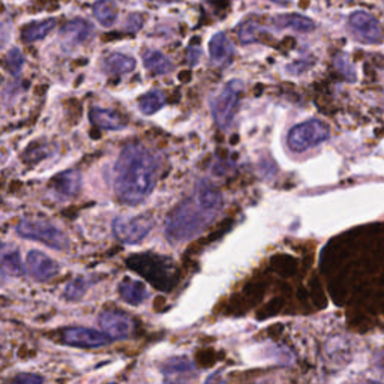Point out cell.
I'll list each match as a JSON object with an SVG mask.
<instances>
[{
	"instance_id": "6da1fadb",
	"label": "cell",
	"mask_w": 384,
	"mask_h": 384,
	"mask_svg": "<svg viewBox=\"0 0 384 384\" xmlns=\"http://www.w3.org/2000/svg\"><path fill=\"white\" fill-rule=\"evenodd\" d=\"M223 209V196L209 181H200L194 194L171 210L166 221V236L171 243H181L198 236Z\"/></svg>"
},
{
	"instance_id": "7a4b0ae2",
	"label": "cell",
	"mask_w": 384,
	"mask_h": 384,
	"mask_svg": "<svg viewBox=\"0 0 384 384\" xmlns=\"http://www.w3.org/2000/svg\"><path fill=\"white\" fill-rule=\"evenodd\" d=\"M156 159L140 143H131L122 150L114 167L117 198L128 206L142 204L156 185Z\"/></svg>"
},
{
	"instance_id": "3957f363",
	"label": "cell",
	"mask_w": 384,
	"mask_h": 384,
	"mask_svg": "<svg viewBox=\"0 0 384 384\" xmlns=\"http://www.w3.org/2000/svg\"><path fill=\"white\" fill-rule=\"evenodd\" d=\"M127 265L161 292H171L179 281V272L169 257L154 252L135 254L127 260Z\"/></svg>"
},
{
	"instance_id": "277c9868",
	"label": "cell",
	"mask_w": 384,
	"mask_h": 384,
	"mask_svg": "<svg viewBox=\"0 0 384 384\" xmlns=\"http://www.w3.org/2000/svg\"><path fill=\"white\" fill-rule=\"evenodd\" d=\"M329 135H331V129L323 123L321 120L312 119L306 120L304 123H299L292 131L288 132L287 137V144L290 147L293 152H306L308 149L319 146L324 143Z\"/></svg>"
},
{
	"instance_id": "5b68a950",
	"label": "cell",
	"mask_w": 384,
	"mask_h": 384,
	"mask_svg": "<svg viewBox=\"0 0 384 384\" xmlns=\"http://www.w3.org/2000/svg\"><path fill=\"white\" fill-rule=\"evenodd\" d=\"M17 233L24 239L41 242L54 250L65 251L68 250V246H70V240L66 239L63 233L56 225L46 221H31V219H24V221L18 223Z\"/></svg>"
},
{
	"instance_id": "8992f818",
	"label": "cell",
	"mask_w": 384,
	"mask_h": 384,
	"mask_svg": "<svg viewBox=\"0 0 384 384\" xmlns=\"http://www.w3.org/2000/svg\"><path fill=\"white\" fill-rule=\"evenodd\" d=\"M242 92V83L239 80H233L223 89L212 102V113L215 122L221 129H228L235 120L238 107H239V95Z\"/></svg>"
},
{
	"instance_id": "52a82bcc",
	"label": "cell",
	"mask_w": 384,
	"mask_h": 384,
	"mask_svg": "<svg viewBox=\"0 0 384 384\" xmlns=\"http://www.w3.org/2000/svg\"><path fill=\"white\" fill-rule=\"evenodd\" d=\"M154 228V219L149 215L117 218L113 223L114 236L127 245L140 243Z\"/></svg>"
},
{
	"instance_id": "ba28073f",
	"label": "cell",
	"mask_w": 384,
	"mask_h": 384,
	"mask_svg": "<svg viewBox=\"0 0 384 384\" xmlns=\"http://www.w3.org/2000/svg\"><path fill=\"white\" fill-rule=\"evenodd\" d=\"M348 24H350V29H351L353 35L358 38L361 43L377 44L383 38L381 24L369 12L356 11L350 16Z\"/></svg>"
},
{
	"instance_id": "9c48e42d",
	"label": "cell",
	"mask_w": 384,
	"mask_h": 384,
	"mask_svg": "<svg viewBox=\"0 0 384 384\" xmlns=\"http://www.w3.org/2000/svg\"><path fill=\"white\" fill-rule=\"evenodd\" d=\"M63 344L78 348H100L112 342L105 334L89 327H70L60 334Z\"/></svg>"
},
{
	"instance_id": "30bf717a",
	"label": "cell",
	"mask_w": 384,
	"mask_h": 384,
	"mask_svg": "<svg viewBox=\"0 0 384 384\" xmlns=\"http://www.w3.org/2000/svg\"><path fill=\"white\" fill-rule=\"evenodd\" d=\"M100 326L110 339H127L134 332V320L122 311H102L100 314Z\"/></svg>"
},
{
	"instance_id": "8fae6325",
	"label": "cell",
	"mask_w": 384,
	"mask_h": 384,
	"mask_svg": "<svg viewBox=\"0 0 384 384\" xmlns=\"http://www.w3.org/2000/svg\"><path fill=\"white\" fill-rule=\"evenodd\" d=\"M26 263L27 272H29L31 277L38 282H46L53 277H56L59 272L58 263L41 251H31L27 254Z\"/></svg>"
},
{
	"instance_id": "7c38bea8",
	"label": "cell",
	"mask_w": 384,
	"mask_h": 384,
	"mask_svg": "<svg viewBox=\"0 0 384 384\" xmlns=\"http://www.w3.org/2000/svg\"><path fill=\"white\" fill-rule=\"evenodd\" d=\"M93 33V26L86 21V20H73L70 23H66L65 27L60 32V41L65 50H73L92 36Z\"/></svg>"
},
{
	"instance_id": "4fadbf2b",
	"label": "cell",
	"mask_w": 384,
	"mask_h": 384,
	"mask_svg": "<svg viewBox=\"0 0 384 384\" xmlns=\"http://www.w3.org/2000/svg\"><path fill=\"white\" fill-rule=\"evenodd\" d=\"M209 56L212 63L216 66H227L231 63L233 56H235V48L224 33H216L212 36L209 43Z\"/></svg>"
},
{
	"instance_id": "5bb4252c",
	"label": "cell",
	"mask_w": 384,
	"mask_h": 384,
	"mask_svg": "<svg viewBox=\"0 0 384 384\" xmlns=\"http://www.w3.org/2000/svg\"><path fill=\"white\" fill-rule=\"evenodd\" d=\"M90 120L95 127L108 131H119L127 127V120L120 114L100 107H93L90 110Z\"/></svg>"
},
{
	"instance_id": "9a60e30c",
	"label": "cell",
	"mask_w": 384,
	"mask_h": 384,
	"mask_svg": "<svg viewBox=\"0 0 384 384\" xmlns=\"http://www.w3.org/2000/svg\"><path fill=\"white\" fill-rule=\"evenodd\" d=\"M50 186L63 197H74L81 186V176L77 171H65L54 177Z\"/></svg>"
},
{
	"instance_id": "2e32d148",
	"label": "cell",
	"mask_w": 384,
	"mask_h": 384,
	"mask_svg": "<svg viewBox=\"0 0 384 384\" xmlns=\"http://www.w3.org/2000/svg\"><path fill=\"white\" fill-rule=\"evenodd\" d=\"M119 294L127 304L132 306H139L147 297V290L144 284H142L140 281L125 278L119 284Z\"/></svg>"
},
{
	"instance_id": "e0dca14e",
	"label": "cell",
	"mask_w": 384,
	"mask_h": 384,
	"mask_svg": "<svg viewBox=\"0 0 384 384\" xmlns=\"http://www.w3.org/2000/svg\"><path fill=\"white\" fill-rule=\"evenodd\" d=\"M273 24L278 29H292L302 33H308L315 29V23L311 18L299 16V14H287V16L273 17Z\"/></svg>"
},
{
	"instance_id": "ac0fdd59",
	"label": "cell",
	"mask_w": 384,
	"mask_h": 384,
	"mask_svg": "<svg viewBox=\"0 0 384 384\" xmlns=\"http://www.w3.org/2000/svg\"><path fill=\"white\" fill-rule=\"evenodd\" d=\"M135 60L122 53H113L104 59V71L110 75H125L134 71Z\"/></svg>"
},
{
	"instance_id": "d6986e66",
	"label": "cell",
	"mask_w": 384,
	"mask_h": 384,
	"mask_svg": "<svg viewBox=\"0 0 384 384\" xmlns=\"http://www.w3.org/2000/svg\"><path fill=\"white\" fill-rule=\"evenodd\" d=\"M143 63L150 73L156 75L169 74L173 70L171 60L158 50H146L143 53Z\"/></svg>"
},
{
	"instance_id": "ffe728a7",
	"label": "cell",
	"mask_w": 384,
	"mask_h": 384,
	"mask_svg": "<svg viewBox=\"0 0 384 384\" xmlns=\"http://www.w3.org/2000/svg\"><path fill=\"white\" fill-rule=\"evenodd\" d=\"M56 20L54 18H48L44 21H38V23H32L29 26L23 27L21 32V38L24 43H35V41H39L46 38L54 27H56Z\"/></svg>"
},
{
	"instance_id": "44dd1931",
	"label": "cell",
	"mask_w": 384,
	"mask_h": 384,
	"mask_svg": "<svg viewBox=\"0 0 384 384\" xmlns=\"http://www.w3.org/2000/svg\"><path fill=\"white\" fill-rule=\"evenodd\" d=\"M93 16L104 27H110L116 23L117 8L113 0H96L93 5Z\"/></svg>"
},
{
	"instance_id": "7402d4cb",
	"label": "cell",
	"mask_w": 384,
	"mask_h": 384,
	"mask_svg": "<svg viewBox=\"0 0 384 384\" xmlns=\"http://www.w3.org/2000/svg\"><path fill=\"white\" fill-rule=\"evenodd\" d=\"M2 269L4 273H8L11 277H23L24 266L21 262L20 252L9 246H4L2 250Z\"/></svg>"
},
{
	"instance_id": "603a6c76",
	"label": "cell",
	"mask_w": 384,
	"mask_h": 384,
	"mask_svg": "<svg viewBox=\"0 0 384 384\" xmlns=\"http://www.w3.org/2000/svg\"><path fill=\"white\" fill-rule=\"evenodd\" d=\"M164 105H166V98H164L162 92H159V90H150L149 93L142 96L140 102H139L140 112L146 116H150V114L159 112Z\"/></svg>"
},
{
	"instance_id": "cb8c5ba5",
	"label": "cell",
	"mask_w": 384,
	"mask_h": 384,
	"mask_svg": "<svg viewBox=\"0 0 384 384\" xmlns=\"http://www.w3.org/2000/svg\"><path fill=\"white\" fill-rule=\"evenodd\" d=\"M161 373L164 375H177V374H186L194 369V362L189 361L188 358H170L164 362L161 366Z\"/></svg>"
},
{
	"instance_id": "d4e9b609",
	"label": "cell",
	"mask_w": 384,
	"mask_h": 384,
	"mask_svg": "<svg viewBox=\"0 0 384 384\" xmlns=\"http://www.w3.org/2000/svg\"><path fill=\"white\" fill-rule=\"evenodd\" d=\"M265 31L262 29V26L257 24L255 21H245L240 24L238 36L243 44H251L257 43V41L262 39V33Z\"/></svg>"
},
{
	"instance_id": "484cf974",
	"label": "cell",
	"mask_w": 384,
	"mask_h": 384,
	"mask_svg": "<svg viewBox=\"0 0 384 384\" xmlns=\"http://www.w3.org/2000/svg\"><path fill=\"white\" fill-rule=\"evenodd\" d=\"M5 63H6L8 71L12 75H18L21 73V70H23V66H24L23 53L18 48H11L8 51V54H6V58H5Z\"/></svg>"
},
{
	"instance_id": "4316f807",
	"label": "cell",
	"mask_w": 384,
	"mask_h": 384,
	"mask_svg": "<svg viewBox=\"0 0 384 384\" xmlns=\"http://www.w3.org/2000/svg\"><path fill=\"white\" fill-rule=\"evenodd\" d=\"M272 263L281 277H292L296 270V263L292 257L277 255V257H273Z\"/></svg>"
},
{
	"instance_id": "83f0119b",
	"label": "cell",
	"mask_w": 384,
	"mask_h": 384,
	"mask_svg": "<svg viewBox=\"0 0 384 384\" xmlns=\"http://www.w3.org/2000/svg\"><path fill=\"white\" fill-rule=\"evenodd\" d=\"M86 290H87V282H86V279L85 278H77V279H74L70 285L66 287L65 296L68 299H70V300L77 302V300H80L81 297L85 296Z\"/></svg>"
},
{
	"instance_id": "f1b7e54d",
	"label": "cell",
	"mask_w": 384,
	"mask_h": 384,
	"mask_svg": "<svg viewBox=\"0 0 384 384\" xmlns=\"http://www.w3.org/2000/svg\"><path fill=\"white\" fill-rule=\"evenodd\" d=\"M284 308V300L282 297H277L270 300L269 304L265 305V308L262 309V314H258V319H269V317H273V315H277L282 311Z\"/></svg>"
},
{
	"instance_id": "f546056e",
	"label": "cell",
	"mask_w": 384,
	"mask_h": 384,
	"mask_svg": "<svg viewBox=\"0 0 384 384\" xmlns=\"http://www.w3.org/2000/svg\"><path fill=\"white\" fill-rule=\"evenodd\" d=\"M44 378L32 373H21L14 377L9 384H43Z\"/></svg>"
},
{
	"instance_id": "4dcf8cb0",
	"label": "cell",
	"mask_w": 384,
	"mask_h": 384,
	"mask_svg": "<svg viewBox=\"0 0 384 384\" xmlns=\"http://www.w3.org/2000/svg\"><path fill=\"white\" fill-rule=\"evenodd\" d=\"M197 361L203 366H212L216 362V354L210 350H203L197 354Z\"/></svg>"
},
{
	"instance_id": "1f68e13d",
	"label": "cell",
	"mask_w": 384,
	"mask_h": 384,
	"mask_svg": "<svg viewBox=\"0 0 384 384\" xmlns=\"http://www.w3.org/2000/svg\"><path fill=\"white\" fill-rule=\"evenodd\" d=\"M142 26H143V18H142L140 14H134V16H129V18L127 21V27L129 31L137 32Z\"/></svg>"
},
{
	"instance_id": "d6a6232c",
	"label": "cell",
	"mask_w": 384,
	"mask_h": 384,
	"mask_svg": "<svg viewBox=\"0 0 384 384\" xmlns=\"http://www.w3.org/2000/svg\"><path fill=\"white\" fill-rule=\"evenodd\" d=\"M204 384H225V381L221 378V375L219 374H213L208 380H206Z\"/></svg>"
},
{
	"instance_id": "836d02e7",
	"label": "cell",
	"mask_w": 384,
	"mask_h": 384,
	"mask_svg": "<svg viewBox=\"0 0 384 384\" xmlns=\"http://www.w3.org/2000/svg\"><path fill=\"white\" fill-rule=\"evenodd\" d=\"M270 2L278 4V5H287V4H288V0H270Z\"/></svg>"
},
{
	"instance_id": "e575fe53",
	"label": "cell",
	"mask_w": 384,
	"mask_h": 384,
	"mask_svg": "<svg viewBox=\"0 0 384 384\" xmlns=\"http://www.w3.org/2000/svg\"><path fill=\"white\" fill-rule=\"evenodd\" d=\"M158 2H176V0H158Z\"/></svg>"
},
{
	"instance_id": "d590c367",
	"label": "cell",
	"mask_w": 384,
	"mask_h": 384,
	"mask_svg": "<svg viewBox=\"0 0 384 384\" xmlns=\"http://www.w3.org/2000/svg\"><path fill=\"white\" fill-rule=\"evenodd\" d=\"M359 384H378V383H374V381H368V383H359Z\"/></svg>"
},
{
	"instance_id": "8d00e7d4",
	"label": "cell",
	"mask_w": 384,
	"mask_h": 384,
	"mask_svg": "<svg viewBox=\"0 0 384 384\" xmlns=\"http://www.w3.org/2000/svg\"><path fill=\"white\" fill-rule=\"evenodd\" d=\"M380 365H381V368H383V371H384V359L381 361V363H380Z\"/></svg>"
},
{
	"instance_id": "74e56055",
	"label": "cell",
	"mask_w": 384,
	"mask_h": 384,
	"mask_svg": "<svg viewBox=\"0 0 384 384\" xmlns=\"http://www.w3.org/2000/svg\"><path fill=\"white\" fill-rule=\"evenodd\" d=\"M110 384H116V383H110Z\"/></svg>"
}]
</instances>
